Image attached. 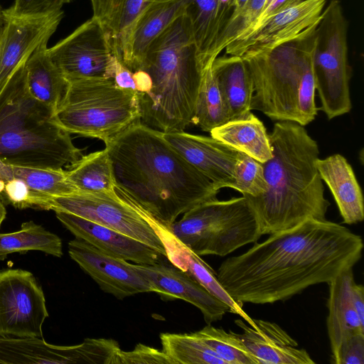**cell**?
<instances>
[{
	"instance_id": "cell-1",
	"label": "cell",
	"mask_w": 364,
	"mask_h": 364,
	"mask_svg": "<svg viewBox=\"0 0 364 364\" xmlns=\"http://www.w3.org/2000/svg\"><path fill=\"white\" fill-rule=\"evenodd\" d=\"M363 249L361 237L346 227L312 219L228 257L216 275L237 303L273 304L329 283L358 262Z\"/></svg>"
},
{
	"instance_id": "cell-2",
	"label": "cell",
	"mask_w": 364,
	"mask_h": 364,
	"mask_svg": "<svg viewBox=\"0 0 364 364\" xmlns=\"http://www.w3.org/2000/svg\"><path fill=\"white\" fill-rule=\"evenodd\" d=\"M115 191L168 227L177 218L217 198L220 188L164 137L138 121L105 144Z\"/></svg>"
},
{
	"instance_id": "cell-3",
	"label": "cell",
	"mask_w": 364,
	"mask_h": 364,
	"mask_svg": "<svg viewBox=\"0 0 364 364\" xmlns=\"http://www.w3.org/2000/svg\"><path fill=\"white\" fill-rule=\"evenodd\" d=\"M269 137L272 156L262 163L266 191L257 196H242L255 213L261 236L309 220H326L331 203L316 166L317 142L304 126L290 121L275 123Z\"/></svg>"
},
{
	"instance_id": "cell-4",
	"label": "cell",
	"mask_w": 364,
	"mask_h": 364,
	"mask_svg": "<svg viewBox=\"0 0 364 364\" xmlns=\"http://www.w3.org/2000/svg\"><path fill=\"white\" fill-rule=\"evenodd\" d=\"M207 67L185 13L151 43L141 68L133 72L141 122L162 132L185 131L193 124Z\"/></svg>"
},
{
	"instance_id": "cell-5",
	"label": "cell",
	"mask_w": 364,
	"mask_h": 364,
	"mask_svg": "<svg viewBox=\"0 0 364 364\" xmlns=\"http://www.w3.org/2000/svg\"><path fill=\"white\" fill-rule=\"evenodd\" d=\"M25 64L0 94V161L26 167H69L83 156L82 149L58 124L55 112L31 95Z\"/></svg>"
},
{
	"instance_id": "cell-6",
	"label": "cell",
	"mask_w": 364,
	"mask_h": 364,
	"mask_svg": "<svg viewBox=\"0 0 364 364\" xmlns=\"http://www.w3.org/2000/svg\"><path fill=\"white\" fill-rule=\"evenodd\" d=\"M316 26L274 48L241 56L253 82L251 110H259L273 120L302 126L315 119Z\"/></svg>"
},
{
	"instance_id": "cell-7",
	"label": "cell",
	"mask_w": 364,
	"mask_h": 364,
	"mask_svg": "<svg viewBox=\"0 0 364 364\" xmlns=\"http://www.w3.org/2000/svg\"><path fill=\"white\" fill-rule=\"evenodd\" d=\"M68 82L55 116L69 133L107 144L140 121L136 92L118 87L113 79L83 78Z\"/></svg>"
},
{
	"instance_id": "cell-8",
	"label": "cell",
	"mask_w": 364,
	"mask_h": 364,
	"mask_svg": "<svg viewBox=\"0 0 364 364\" xmlns=\"http://www.w3.org/2000/svg\"><path fill=\"white\" fill-rule=\"evenodd\" d=\"M166 228L198 256H226L261 237L255 213L244 196L200 203Z\"/></svg>"
},
{
	"instance_id": "cell-9",
	"label": "cell",
	"mask_w": 364,
	"mask_h": 364,
	"mask_svg": "<svg viewBox=\"0 0 364 364\" xmlns=\"http://www.w3.org/2000/svg\"><path fill=\"white\" fill-rule=\"evenodd\" d=\"M314 73L322 110L331 119L352 108L348 61L347 23L338 0L323 9L316 26Z\"/></svg>"
},
{
	"instance_id": "cell-10",
	"label": "cell",
	"mask_w": 364,
	"mask_h": 364,
	"mask_svg": "<svg viewBox=\"0 0 364 364\" xmlns=\"http://www.w3.org/2000/svg\"><path fill=\"white\" fill-rule=\"evenodd\" d=\"M45 210L63 211L109 228L152 247L167 259L162 225L114 193H82L50 198Z\"/></svg>"
},
{
	"instance_id": "cell-11",
	"label": "cell",
	"mask_w": 364,
	"mask_h": 364,
	"mask_svg": "<svg viewBox=\"0 0 364 364\" xmlns=\"http://www.w3.org/2000/svg\"><path fill=\"white\" fill-rule=\"evenodd\" d=\"M48 317L41 284L29 271L0 270V338H43Z\"/></svg>"
},
{
	"instance_id": "cell-12",
	"label": "cell",
	"mask_w": 364,
	"mask_h": 364,
	"mask_svg": "<svg viewBox=\"0 0 364 364\" xmlns=\"http://www.w3.org/2000/svg\"><path fill=\"white\" fill-rule=\"evenodd\" d=\"M48 53L68 81L83 78H113L117 57L97 18L85 21L58 41Z\"/></svg>"
},
{
	"instance_id": "cell-13",
	"label": "cell",
	"mask_w": 364,
	"mask_h": 364,
	"mask_svg": "<svg viewBox=\"0 0 364 364\" xmlns=\"http://www.w3.org/2000/svg\"><path fill=\"white\" fill-rule=\"evenodd\" d=\"M326 0H301L230 43L226 54L242 56L274 48L318 25Z\"/></svg>"
},
{
	"instance_id": "cell-14",
	"label": "cell",
	"mask_w": 364,
	"mask_h": 364,
	"mask_svg": "<svg viewBox=\"0 0 364 364\" xmlns=\"http://www.w3.org/2000/svg\"><path fill=\"white\" fill-rule=\"evenodd\" d=\"M109 356L105 338L62 346L40 338H0V364H105Z\"/></svg>"
},
{
	"instance_id": "cell-15",
	"label": "cell",
	"mask_w": 364,
	"mask_h": 364,
	"mask_svg": "<svg viewBox=\"0 0 364 364\" xmlns=\"http://www.w3.org/2000/svg\"><path fill=\"white\" fill-rule=\"evenodd\" d=\"M68 253L103 291L119 299L143 292H155L152 284L133 264L108 255L85 240H70Z\"/></svg>"
},
{
	"instance_id": "cell-16",
	"label": "cell",
	"mask_w": 364,
	"mask_h": 364,
	"mask_svg": "<svg viewBox=\"0 0 364 364\" xmlns=\"http://www.w3.org/2000/svg\"><path fill=\"white\" fill-rule=\"evenodd\" d=\"M4 15L5 23L0 38V94L34 50L43 42L48 41L64 12L61 10L35 17L16 16L4 12Z\"/></svg>"
},
{
	"instance_id": "cell-17",
	"label": "cell",
	"mask_w": 364,
	"mask_h": 364,
	"mask_svg": "<svg viewBox=\"0 0 364 364\" xmlns=\"http://www.w3.org/2000/svg\"><path fill=\"white\" fill-rule=\"evenodd\" d=\"M164 139L220 189L233 188L240 151L210 136L185 131L163 132Z\"/></svg>"
},
{
	"instance_id": "cell-18",
	"label": "cell",
	"mask_w": 364,
	"mask_h": 364,
	"mask_svg": "<svg viewBox=\"0 0 364 364\" xmlns=\"http://www.w3.org/2000/svg\"><path fill=\"white\" fill-rule=\"evenodd\" d=\"M134 267L163 299H180L197 307L207 324L221 320L229 312L227 305L209 293L188 272L172 264H135Z\"/></svg>"
},
{
	"instance_id": "cell-19",
	"label": "cell",
	"mask_w": 364,
	"mask_h": 364,
	"mask_svg": "<svg viewBox=\"0 0 364 364\" xmlns=\"http://www.w3.org/2000/svg\"><path fill=\"white\" fill-rule=\"evenodd\" d=\"M58 220L75 237L115 257L140 264H154L164 257L147 245L119 232L63 211Z\"/></svg>"
},
{
	"instance_id": "cell-20",
	"label": "cell",
	"mask_w": 364,
	"mask_h": 364,
	"mask_svg": "<svg viewBox=\"0 0 364 364\" xmlns=\"http://www.w3.org/2000/svg\"><path fill=\"white\" fill-rule=\"evenodd\" d=\"M251 327L242 319L235 321L242 329L243 343L257 358L259 364H314V360L297 342L275 323L254 319Z\"/></svg>"
},
{
	"instance_id": "cell-21",
	"label": "cell",
	"mask_w": 364,
	"mask_h": 364,
	"mask_svg": "<svg viewBox=\"0 0 364 364\" xmlns=\"http://www.w3.org/2000/svg\"><path fill=\"white\" fill-rule=\"evenodd\" d=\"M154 0H90L93 16L102 25L111 50L129 70L135 26Z\"/></svg>"
},
{
	"instance_id": "cell-22",
	"label": "cell",
	"mask_w": 364,
	"mask_h": 364,
	"mask_svg": "<svg viewBox=\"0 0 364 364\" xmlns=\"http://www.w3.org/2000/svg\"><path fill=\"white\" fill-rule=\"evenodd\" d=\"M316 166L319 175L331 191L343 223H360L364 219V200L362 190L353 168L341 154L318 159Z\"/></svg>"
},
{
	"instance_id": "cell-23",
	"label": "cell",
	"mask_w": 364,
	"mask_h": 364,
	"mask_svg": "<svg viewBox=\"0 0 364 364\" xmlns=\"http://www.w3.org/2000/svg\"><path fill=\"white\" fill-rule=\"evenodd\" d=\"M354 281L352 268L328 283L326 327L332 358L344 339L355 334L364 333V323L354 309L350 297V287Z\"/></svg>"
},
{
	"instance_id": "cell-24",
	"label": "cell",
	"mask_w": 364,
	"mask_h": 364,
	"mask_svg": "<svg viewBox=\"0 0 364 364\" xmlns=\"http://www.w3.org/2000/svg\"><path fill=\"white\" fill-rule=\"evenodd\" d=\"M212 72L223 97L230 120L243 117L251 112L254 94L253 82L248 67L241 56L216 57Z\"/></svg>"
},
{
	"instance_id": "cell-25",
	"label": "cell",
	"mask_w": 364,
	"mask_h": 364,
	"mask_svg": "<svg viewBox=\"0 0 364 364\" xmlns=\"http://www.w3.org/2000/svg\"><path fill=\"white\" fill-rule=\"evenodd\" d=\"M186 14L200 58L207 67L213 61L211 50L233 14L232 0H189Z\"/></svg>"
},
{
	"instance_id": "cell-26",
	"label": "cell",
	"mask_w": 364,
	"mask_h": 364,
	"mask_svg": "<svg viewBox=\"0 0 364 364\" xmlns=\"http://www.w3.org/2000/svg\"><path fill=\"white\" fill-rule=\"evenodd\" d=\"M189 0H154L139 19L132 36L130 70H139L151 43L186 13Z\"/></svg>"
},
{
	"instance_id": "cell-27",
	"label": "cell",
	"mask_w": 364,
	"mask_h": 364,
	"mask_svg": "<svg viewBox=\"0 0 364 364\" xmlns=\"http://www.w3.org/2000/svg\"><path fill=\"white\" fill-rule=\"evenodd\" d=\"M48 42H43L27 60L26 84L31 95L55 113L69 82L51 60Z\"/></svg>"
},
{
	"instance_id": "cell-28",
	"label": "cell",
	"mask_w": 364,
	"mask_h": 364,
	"mask_svg": "<svg viewBox=\"0 0 364 364\" xmlns=\"http://www.w3.org/2000/svg\"><path fill=\"white\" fill-rule=\"evenodd\" d=\"M0 176L17 179L31 193L33 208L45 210L53 197L70 195L79 191L67 177L66 171L9 165L0 161Z\"/></svg>"
},
{
	"instance_id": "cell-29",
	"label": "cell",
	"mask_w": 364,
	"mask_h": 364,
	"mask_svg": "<svg viewBox=\"0 0 364 364\" xmlns=\"http://www.w3.org/2000/svg\"><path fill=\"white\" fill-rule=\"evenodd\" d=\"M210 134L212 137L261 163L272 156L269 134L262 122L252 112L214 128Z\"/></svg>"
},
{
	"instance_id": "cell-30",
	"label": "cell",
	"mask_w": 364,
	"mask_h": 364,
	"mask_svg": "<svg viewBox=\"0 0 364 364\" xmlns=\"http://www.w3.org/2000/svg\"><path fill=\"white\" fill-rule=\"evenodd\" d=\"M167 259L175 267L188 272L209 293L224 303L229 308V312L238 315L254 328V319L242 309V304L235 301L225 291L218 279L216 273L200 256L193 253L178 241L170 250Z\"/></svg>"
},
{
	"instance_id": "cell-31",
	"label": "cell",
	"mask_w": 364,
	"mask_h": 364,
	"mask_svg": "<svg viewBox=\"0 0 364 364\" xmlns=\"http://www.w3.org/2000/svg\"><path fill=\"white\" fill-rule=\"evenodd\" d=\"M68 168V179L79 192H115L112 165L105 148L82 156Z\"/></svg>"
},
{
	"instance_id": "cell-32",
	"label": "cell",
	"mask_w": 364,
	"mask_h": 364,
	"mask_svg": "<svg viewBox=\"0 0 364 364\" xmlns=\"http://www.w3.org/2000/svg\"><path fill=\"white\" fill-rule=\"evenodd\" d=\"M41 251L54 257L63 255L61 239L33 221L24 222L18 231L0 233V261L9 254Z\"/></svg>"
},
{
	"instance_id": "cell-33",
	"label": "cell",
	"mask_w": 364,
	"mask_h": 364,
	"mask_svg": "<svg viewBox=\"0 0 364 364\" xmlns=\"http://www.w3.org/2000/svg\"><path fill=\"white\" fill-rule=\"evenodd\" d=\"M212 63L205 69L193 119V124L208 132L230 121L228 111L212 72Z\"/></svg>"
},
{
	"instance_id": "cell-34",
	"label": "cell",
	"mask_w": 364,
	"mask_h": 364,
	"mask_svg": "<svg viewBox=\"0 0 364 364\" xmlns=\"http://www.w3.org/2000/svg\"><path fill=\"white\" fill-rule=\"evenodd\" d=\"M160 340L172 364H225L195 332L163 333Z\"/></svg>"
},
{
	"instance_id": "cell-35",
	"label": "cell",
	"mask_w": 364,
	"mask_h": 364,
	"mask_svg": "<svg viewBox=\"0 0 364 364\" xmlns=\"http://www.w3.org/2000/svg\"><path fill=\"white\" fill-rule=\"evenodd\" d=\"M195 333L225 364H259L239 333L210 324Z\"/></svg>"
},
{
	"instance_id": "cell-36",
	"label": "cell",
	"mask_w": 364,
	"mask_h": 364,
	"mask_svg": "<svg viewBox=\"0 0 364 364\" xmlns=\"http://www.w3.org/2000/svg\"><path fill=\"white\" fill-rule=\"evenodd\" d=\"M266 0H247L228 21L213 46L210 57L214 60L232 41L249 31L260 16Z\"/></svg>"
},
{
	"instance_id": "cell-37",
	"label": "cell",
	"mask_w": 364,
	"mask_h": 364,
	"mask_svg": "<svg viewBox=\"0 0 364 364\" xmlns=\"http://www.w3.org/2000/svg\"><path fill=\"white\" fill-rule=\"evenodd\" d=\"M235 179L233 189L242 196H257L267 188L262 164L242 151L235 164Z\"/></svg>"
},
{
	"instance_id": "cell-38",
	"label": "cell",
	"mask_w": 364,
	"mask_h": 364,
	"mask_svg": "<svg viewBox=\"0 0 364 364\" xmlns=\"http://www.w3.org/2000/svg\"><path fill=\"white\" fill-rule=\"evenodd\" d=\"M73 0H14L11 6L4 12L16 16L35 17L49 15L61 11Z\"/></svg>"
},
{
	"instance_id": "cell-39",
	"label": "cell",
	"mask_w": 364,
	"mask_h": 364,
	"mask_svg": "<svg viewBox=\"0 0 364 364\" xmlns=\"http://www.w3.org/2000/svg\"><path fill=\"white\" fill-rule=\"evenodd\" d=\"M117 364H172L163 350L139 343L130 351L120 350Z\"/></svg>"
},
{
	"instance_id": "cell-40",
	"label": "cell",
	"mask_w": 364,
	"mask_h": 364,
	"mask_svg": "<svg viewBox=\"0 0 364 364\" xmlns=\"http://www.w3.org/2000/svg\"><path fill=\"white\" fill-rule=\"evenodd\" d=\"M332 362L336 364H364V333L344 339Z\"/></svg>"
},
{
	"instance_id": "cell-41",
	"label": "cell",
	"mask_w": 364,
	"mask_h": 364,
	"mask_svg": "<svg viewBox=\"0 0 364 364\" xmlns=\"http://www.w3.org/2000/svg\"><path fill=\"white\" fill-rule=\"evenodd\" d=\"M114 83L119 87L135 91V82L133 72L129 70L117 58L113 76Z\"/></svg>"
},
{
	"instance_id": "cell-42",
	"label": "cell",
	"mask_w": 364,
	"mask_h": 364,
	"mask_svg": "<svg viewBox=\"0 0 364 364\" xmlns=\"http://www.w3.org/2000/svg\"><path fill=\"white\" fill-rule=\"evenodd\" d=\"M301 0H274L266 9H264L255 25L250 30L256 28L270 16L282 11L283 10L295 5ZM248 32V31H247ZM239 38V37H238Z\"/></svg>"
},
{
	"instance_id": "cell-43",
	"label": "cell",
	"mask_w": 364,
	"mask_h": 364,
	"mask_svg": "<svg viewBox=\"0 0 364 364\" xmlns=\"http://www.w3.org/2000/svg\"><path fill=\"white\" fill-rule=\"evenodd\" d=\"M350 297L354 309L364 323V288L354 281L350 287Z\"/></svg>"
},
{
	"instance_id": "cell-44",
	"label": "cell",
	"mask_w": 364,
	"mask_h": 364,
	"mask_svg": "<svg viewBox=\"0 0 364 364\" xmlns=\"http://www.w3.org/2000/svg\"><path fill=\"white\" fill-rule=\"evenodd\" d=\"M247 1V0H232V6L233 8V14H232V16L238 10H240L245 5V4Z\"/></svg>"
},
{
	"instance_id": "cell-45",
	"label": "cell",
	"mask_w": 364,
	"mask_h": 364,
	"mask_svg": "<svg viewBox=\"0 0 364 364\" xmlns=\"http://www.w3.org/2000/svg\"><path fill=\"white\" fill-rule=\"evenodd\" d=\"M6 215V210L5 208L4 204L0 199V228L3 223V221L5 220Z\"/></svg>"
},
{
	"instance_id": "cell-46",
	"label": "cell",
	"mask_w": 364,
	"mask_h": 364,
	"mask_svg": "<svg viewBox=\"0 0 364 364\" xmlns=\"http://www.w3.org/2000/svg\"><path fill=\"white\" fill-rule=\"evenodd\" d=\"M4 23H5V18H4L3 10L1 9V7L0 6V38H1L3 30H4Z\"/></svg>"
}]
</instances>
